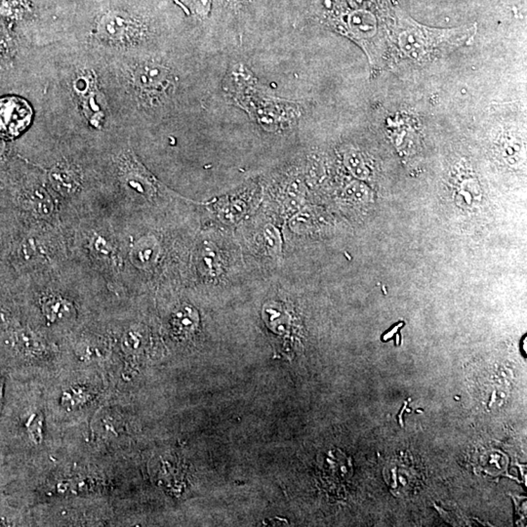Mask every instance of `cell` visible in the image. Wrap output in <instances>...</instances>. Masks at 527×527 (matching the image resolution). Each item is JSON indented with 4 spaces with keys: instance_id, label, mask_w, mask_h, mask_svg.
<instances>
[{
    "instance_id": "cell-5",
    "label": "cell",
    "mask_w": 527,
    "mask_h": 527,
    "mask_svg": "<svg viewBox=\"0 0 527 527\" xmlns=\"http://www.w3.org/2000/svg\"><path fill=\"white\" fill-rule=\"evenodd\" d=\"M348 23L352 35L359 41H370L377 34V20L365 9L353 12L349 16Z\"/></svg>"
},
{
    "instance_id": "cell-4",
    "label": "cell",
    "mask_w": 527,
    "mask_h": 527,
    "mask_svg": "<svg viewBox=\"0 0 527 527\" xmlns=\"http://www.w3.org/2000/svg\"><path fill=\"white\" fill-rule=\"evenodd\" d=\"M135 23L124 13H110L102 19L99 30L108 39L124 40L135 30Z\"/></svg>"
},
{
    "instance_id": "cell-12",
    "label": "cell",
    "mask_w": 527,
    "mask_h": 527,
    "mask_svg": "<svg viewBox=\"0 0 527 527\" xmlns=\"http://www.w3.org/2000/svg\"><path fill=\"white\" fill-rule=\"evenodd\" d=\"M193 309L185 307L177 312L174 318V325L179 330H190L193 326Z\"/></svg>"
},
{
    "instance_id": "cell-16",
    "label": "cell",
    "mask_w": 527,
    "mask_h": 527,
    "mask_svg": "<svg viewBox=\"0 0 527 527\" xmlns=\"http://www.w3.org/2000/svg\"><path fill=\"white\" fill-rule=\"evenodd\" d=\"M198 4L202 6V10L207 11L208 9V4H209V0H198Z\"/></svg>"
},
{
    "instance_id": "cell-9",
    "label": "cell",
    "mask_w": 527,
    "mask_h": 527,
    "mask_svg": "<svg viewBox=\"0 0 527 527\" xmlns=\"http://www.w3.org/2000/svg\"><path fill=\"white\" fill-rule=\"evenodd\" d=\"M42 309L45 316L51 321L68 318V314H72L73 311V307L68 304V302L57 296L44 298L42 300Z\"/></svg>"
},
{
    "instance_id": "cell-17",
    "label": "cell",
    "mask_w": 527,
    "mask_h": 527,
    "mask_svg": "<svg viewBox=\"0 0 527 527\" xmlns=\"http://www.w3.org/2000/svg\"><path fill=\"white\" fill-rule=\"evenodd\" d=\"M2 150H3V148H2V144L0 143V153H2Z\"/></svg>"
},
{
    "instance_id": "cell-10",
    "label": "cell",
    "mask_w": 527,
    "mask_h": 527,
    "mask_svg": "<svg viewBox=\"0 0 527 527\" xmlns=\"http://www.w3.org/2000/svg\"><path fill=\"white\" fill-rule=\"evenodd\" d=\"M14 344L19 351L25 354L37 353L42 349L41 343L39 341L34 333L28 330H21L14 336Z\"/></svg>"
},
{
    "instance_id": "cell-3",
    "label": "cell",
    "mask_w": 527,
    "mask_h": 527,
    "mask_svg": "<svg viewBox=\"0 0 527 527\" xmlns=\"http://www.w3.org/2000/svg\"><path fill=\"white\" fill-rule=\"evenodd\" d=\"M385 477L394 492L404 495L414 491L421 483L420 475L405 463L390 464L385 470Z\"/></svg>"
},
{
    "instance_id": "cell-7",
    "label": "cell",
    "mask_w": 527,
    "mask_h": 527,
    "mask_svg": "<svg viewBox=\"0 0 527 527\" xmlns=\"http://www.w3.org/2000/svg\"><path fill=\"white\" fill-rule=\"evenodd\" d=\"M139 84L146 90H160L169 82L167 73L158 66L146 65L138 73Z\"/></svg>"
},
{
    "instance_id": "cell-8",
    "label": "cell",
    "mask_w": 527,
    "mask_h": 527,
    "mask_svg": "<svg viewBox=\"0 0 527 527\" xmlns=\"http://www.w3.org/2000/svg\"><path fill=\"white\" fill-rule=\"evenodd\" d=\"M158 247L157 242L153 240H142L137 243L132 251V260L135 265L146 268L152 266L158 258Z\"/></svg>"
},
{
    "instance_id": "cell-11",
    "label": "cell",
    "mask_w": 527,
    "mask_h": 527,
    "mask_svg": "<svg viewBox=\"0 0 527 527\" xmlns=\"http://www.w3.org/2000/svg\"><path fill=\"white\" fill-rule=\"evenodd\" d=\"M345 162H346L347 166L353 172L354 176L358 177L359 179L367 178L370 171H368V167L366 166L365 160H363L361 153L354 152V151H349L345 155Z\"/></svg>"
},
{
    "instance_id": "cell-1",
    "label": "cell",
    "mask_w": 527,
    "mask_h": 527,
    "mask_svg": "<svg viewBox=\"0 0 527 527\" xmlns=\"http://www.w3.org/2000/svg\"><path fill=\"white\" fill-rule=\"evenodd\" d=\"M476 26L439 30L401 19L396 32L399 50L413 62H429L467 44L476 34Z\"/></svg>"
},
{
    "instance_id": "cell-13",
    "label": "cell",
    "mask_w": 527,
    "mask_h": 527,
    "mask_svg": "<svg viewBox=\"0 0 527 527\" xmlns=\"http://www.w3.org/2000/svg\"><path fill=\"white\" fill-rule=\"evenodd\" d=\"M32 207L40 214H48L52 210L51 200L42 191H35L30 198Z\"/></svg>"
},
{
    "instance_id": "cell-2",
    "label": "cell",
    "mask_w": 527,
    "mask_h": 527,
    "mask_svg": "<svg viewBox=\"0 0 527 527\" xmlns=\"http://www.w3.org/2000/svg\"><path fill=\"white\" fill-rule=\"evenodd\" d=\"M32 117V108L23 99H0V137L8 140L16 138L30 125Z\"/></svg>"
},
{
    "instance_id": "cell-14",
    "label": "cell",
    "mask_w": 527,
    "mask_h": 527,
    "mask_svg": "<svg viewBox=\"0 0 527 527\" xmlns=\"http://www.w3.org/2000/svg\"><path fill=\"white\" fill-rule=\"evenodd\" d=\"M10 323V314H8V312H7L6 309L0 307V334H2V333L8 330Z\"/></svg>"
},
{
    "instance_id": "cell-15",
    "label": "cell",
    "mask_w": 527,
    "mask_h": 527,
    "mask_svg": "<svg viewBox=\"0 0 527 527\" xmlns=\"http://www.w3.org/2000/svg\"><path fill=\"white\" fill-rule=\"evenodd\" d=\"M349 1L356 10H361V9H365L370 6L371 0H349Z\"/></svg>"
},
{
    "instance_id": "cell-6",
    "label": "cell",
    "mask_w": 527,
    "mask_h": 527,
    "mask_svg": "<svg viewBox=\"0 0 527 527\" xmlns=\"http://www.w3.org/2000/svg\"><path fill=\"white\" fill-rule=\"evenodd\" d=\"M50 181L57 191L63 195L75 193L79 185V177L73 169L68 166H57L50 172Z\"/></svg>"
}]
</instances>
